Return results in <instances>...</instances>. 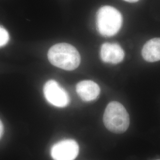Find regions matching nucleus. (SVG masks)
Returning <instances> with one entry per match:
<instances>
[{
    "instance_id": "obj_1",
    "label": "nucleus",
    "mask_w": 160,
    "mask_h": 160,
    "mask_svg": "<svg viewBox=\"0 0 160 160\" xmlns=\"http://www.w3.org/2000/svg\"><path fill=\"white\" fill-rule=\"evenodd\" d=\"M48 57L53 65L67 71L77 68L81 62L80 53L77 49L66 43L52 46L48 53Z\"/></svg>"
},
{
    "instance_id": "obj_12",
    "label": "nucleus",
    "mask_w": 160,
    "mask_h": 160,
    "mask_svg": "<svg viewBox=\"0 0 160 160\" xmlns=\"http://www.w3.org/2000/svg\"></svg>"
},
{
    "instance_id": "obj_9",
    "label": "nucleus",
    "mask_w": 160,
    "mask_h": 160,
    "mask_svg": "<svg viewBox=\"0 0 160 160\" xmlns=\"http://www.w3.org/2000/svg\"><path fill=\"white\" fill-rule=\"evenodd\" d=\"M9 40V34L5 28L0 26V47L5 46Z\"/></svg>"
},
{
    "instance_id": "obj_8",
    "label": "nucleus",
    "mask_w": 160,
    "mask_h": 160,
    "mask_svg": "<svg viewBox=\"0 0 160 160\" xmlns=\"http://www.w3.org/2000/svg\"><path fill=\"white\" fill-rule=\"evenodd\" d=\"M142 55L145 61L149 62L160 61V38L148 40L143 46Z\"/></svg>"
},
{
    "instance_id": "obj_2",
    "label": "nucleus",
    "mask_w": 160,
    "mask_h": 160,
    "mask_svg": "<svg viewBox=\"0 0 160 160\" xmlns=\"http://www.w3.org/2000/svg\"><path fill=\"white\" fill-rule=\"evenodd\" d=\"M123 17L113 7L103 6L97 12L96 24L100 34L106 37L117 34L122 28Z\"/></svg>"
},
{
    "instance_id": "obj_11",
    "label": "nucleus",
    "mask_w": 160,
    "mask_h": 160,
    "mask_svg": "<svg viewBox=\"0 0 160 160\" xmlns=\"http://www.w3.org/2000/svg\"><path fill=\"white\" fill-rule=\"evenodd\" d=\"M124 1L129 2H136L138 1L139 0H124Z\"/></svg>"
},
{
    "instance_id": "obj_4",
    "label": "nucleus",
    "mask_w": 160,
    "mask_h": 160,
    "mask_svg": "<svg viewBox=\"0 0 160 160\" xmlns=\"http://www.w3.org/2000/svg\"><path fill=\"white\" fill-rule=\"evenodd\" d=\"M43 92L46 100L57 108H65L69 103L67 92L55 80H49L43 87Z\"/></svg>"
},
{
    "instance_id": "obj_6",
    "label": "nucleus",
    "mask_w": 160,
    "mask_h": 160,
    "mask_svg": "<svg viewBox=\"0 0 160 160\" xmlns=\"http://www.w3.org/2000/svg\"><path fill=\"white\" fill-rule=\"evenodd\" d=\"M100 57L106 63L117 64L123 60L125 53L118 43H104L101 47Z\"/></svg>"
},
{
    "instance_id": "obj_10",
    "label": "nucleus",
    "mask_w": 160,
    "mask_h": 160,
    "mask_svg": "<svg viewBox=\"0 0 160 160\" xmlns=\"http://www.w3.org/2000/svg\"><path fill=\"white\" fill-rule=\"evenodd\" d=\"M4 132V126L2 124V122L0 120V139L2 137Z\"/></svg>"
},
{
    "instance_id": "obj_5",
    "label": "nucleus",
    "mask_w": 160,
    "mask_h": 160,
    "mask_svg": "<svg viewBox=\"0 0 160 160\" xmlns=\"http://www.w3.org/2000/svg\"><path fill=\"white\" fill-rule=\"evenodd\" d=\"M79 152V146L72 139H65L55 143L51 154L54 160H74Z\"/></svg>"
},
{
    "instance_id": "obj_3",
    "label": "nucleus",
    "mask_w": 160,
    "mask_h": 160,
    "mask_svg": "<svg viewBox=\"0 0 160 160\" xmlns=\"http://www.w3.org/2000/svg\"><path fill=\"white\" fill-rule=\"evenodd\" d=\"M103 122L110 131L115 133H122L129 128L130 119L126 109L122 104L112 102L106 108Z\"/></svg>"
},
{
    "instance_id": "obj_7",
    "label": "nucleus",
    "mask_w": 160,
    "mask_h": 160,
    "mask_svg": "<svg viewBox=\"0 0 160 160\" xmlns=\"http://www.w3.org/2000/svg\"><path fill=\"white\" fill-rule=\"evenodd\" d=\"M76 90L80 98L86 102L96 100L100 92L98 85L90 80L82 81L78 82L76 87Z\"/></svg>"
}]
</instances>
